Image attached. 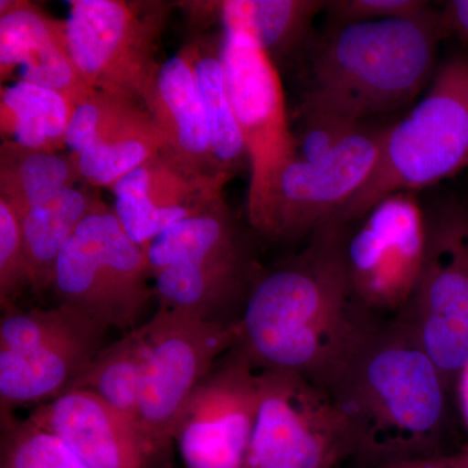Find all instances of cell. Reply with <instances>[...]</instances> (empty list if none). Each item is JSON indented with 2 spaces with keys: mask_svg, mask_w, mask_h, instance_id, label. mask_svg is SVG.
Wrapping results in <instances>:
<instances>
[{
  "mask_svg": "<svg viewBox=\"0 0 468 468\" xmlns=\"http://www.w3.org/2000/svg\"><path fill=\"white\" fill-rule=\"evenodd\" d=\"M350 226L329 223L301 252L255 279L236 346L261 369L323 380L378 319L356 301L347 276Z\"/></svg>",
  "mask_w": 468,
  "mask_h": 468,
  "instance_id": "cell-1",
  "label": "cell"
},
{
  "mask_svg": "<svg viewBox=\"0 0 468 468\" xmlns=\"http://www.w3.org/2000/svg\"><path fill=\"white\" fill-rule=\"evenodd\" d=\"M319 387L344 415L356 455L372 466L430 455L445 426L451 390L396 318L378 320Z\"/></svg>",
  "mask_w": 468,
  "mask_h": 468,
  "instance_id": "cell-2",
  "label": "cell"
},
{
  "mask_svg": "<svg viewBox=\"0 0 468 468\" xmlns=\"http://www.w3.org/2000/svg\"><path fill=\"white\" fill-rule=\"evenodd\" d=\"M443 39L440 11L375 23L326 26L300 60V117L331 115L353 122L412 103L437 72Z\"/></svg>",
  "mask_w": 468,
  "mask_h": 468,
  "instance_id": "cell-3",
  "label": "cell"
},
{
  "mask_svg": "<svg viewBox=\"0 0 468 468\" xmlns=\"http://www.w3.org/2000/svg\"><path fill=\"white\" fill-rule=\"evenodd\" d=\"M468 165V54L437 68L426 95L388 125L374 172L334 223L353 226L385 197L432 186Z\"/></svg>",
  "mask_w": 468,
  "mask_h": 468,
  "instance_id": "cell-4",
  "label": "cell"
},
{
  "mask_svg": "<svg viewBox=\"0 0 468 468\" xmlns=\"http://www.w3.org/2000/svg\"><path fill=\"white\" fill-rule=\"evenodd\" d=\"M146 254L101 202L77 228L58 255L51 291L58 304L110 331L129 334L153 298Z\"/></svg>",
  "mask_w": 468,
  "mask_h": 468,
  "instance_id": "cell-5",
  "label": "cell"
},
{
  "mask_svg": "<svg viewBox=\"0 0 468 468\" xmlns=\"http://www.w3.org/2000/svg\"><path fill=\"white\" fill-rule=\"evenodd\" d=\"M107 332L63 304L3 311L0 411L37 408L72 390L106 347Z\"/></svg>",
  "mask_w": 468,
  "mask_h": 468,
  "instance_id": "cell-6",
  "label": "cell"
},
{
  "mask_svg": "<svg viewBox=\"0 0 468 468\" xmlns=\"http://www.w3.org/2000/svg\"><path fill=\"white\" fill-rule=\"evenodd\" d=\"M68 5V46L86 84L144 107L160 66V39L177 3L69 0Z\"/></svg>",
  "mask_w": 468,
  "mask_h": 468,
  "instance_id": "cell-7",
  "label": "cell"
},
{
  "mask_svg": "<svg viewBox=\"0 0 468 468\" xmlns=\"http://www.w3.org/2000/svg\"><path fill=\"white\" fill-rule=\"evenodd\" d=\"M144 326L147 356L137 427L159 462L171 451L178 419L194 390L239 343V320L209 322L159 307Z\"/></svg>",
  "mask_w": 468,
  "mask_h": 468,
  "instance_id": "cell-8",
  "label": "cell"
},
{
  "mask_svg": "<svg viewBox=\"0 0 468 468\" xmlns=\"http://www.w3.org/2000/svg\"><path fill=\"white\" fill-rule=\"evenodd\" d=\"M427 217L423 272L396 319L417 338L452 390L468 366V209L443 203Z\"/></svg>",
  "mask_w": 468,
  "mask_h": 468,
  "instance_id": "cell-9",
  "label": "cell"
},
{
  "mask_svg": "<svg viewBox=\"0 0 468 468\" xmlns=\"http://www.w3.org/2000/svg\"><path fill=\"white\" fill-rule=\"evenodd\" d=\"M353 455L350 428L322 387L295 372L261 369L246 468H335Z\"/></svg>",
  "mask_w": 468,
  "mask_h": 468,
  "instance_id": "cell-10",
  "label": "cell"
},
{
  "mask_svg": "<svg viewBox=\"0 0 468 468\" xmlns=\"http://www.w3.org/2000/svg\"><path fill=\"white\" fill-rule=\"evenodd\" d=\"M387 129L366 122L323 158L292 160L249 220L252 229L271 241H294L334 223L377 167Z\"/></svg>",
  "mask_w": 468,
  "mask_h": 468,
  "instance_id": "cell-11",
  "label": "cell"
},
{
  "mask_svg": "<svg viewBox=\"0 0 468 468\" xmlns=\"http://www.w3.org/2000/svg\"><path fill=\"white\" fill-rule=\"evenodd\" d=\"M358 224L350 226L345 242L351 289L372 315L396 318L414 294L426 263L427 212L414 192L394 193Z\"/></svg>",
  "mask_w": 468,
  "mask_h": 468,
  "instance_id": "cell-12",
  "label": "cell"
},
{
  "mask_svg": "<svg viewBox=\"0 0 468 468\" xmlns=\"http://www.w3.org/2000/svg\"><path fill=\"white\" fill-rule=\"evenodd\" d=\"M221 36L228 92L250 160V220L282 169L295 159V135L289 125L280 70L272 58L249 39Z\"/></svg>",
  "mask_w": 468,
  "mask_h": 468,
  "instance_id": "cell-13",
  "label": "cell"
},
{
  "mask_svg": "<svg viewBox=\"0 0 468 468\" xmlns=\"http://www.w3.org/2000/svg\"><path fill=\"white\" fill-rule=\"evenodd\" d=\"M261 368L234 346L194 390L175 431L186 468H246Z\"/></svg>",
  "mask_w": 468,
  "mask_h": 468,
  "instance_id": "cell-14",
  "label": "cell"
},
{
  "mask_svg": "<svg viewBox=\"0 0 468 468\" xmlns=\"http://www.w3.org/2000/svg\"><path fill=\"white\" fill-rule=\"evenodd\" d=\"M226 184L162 153L112 187L113 209L126 234L144 251L169 227L224 199Z\"/></svg>",
  "mask_w": 468,
  "mask_h": 468,
  "instance_id": "cell-15",
  "label": "cell"
},
{
  "mask_svg": "<svg viewBox=\"0 0 468 468\" xmlns=\"http://www.w3.org/2000/svg\"><path fill=\"white\" fill-rule=\"evenodd\" d=\"M20 70L21 80L51 89L73 106L95 90L89 88L70 55L66 21L27 0L0 2V80Z\"/></svg>",
  "mask_w": 468,
  "mask_h": 468,
  "instance_id": "cell-16",
  "label": "cell"
},
{
  "mask_svg": "<svg viewBox=\"0 0 468 468\" xmlns=\"http://www.w3.org/2000/svg\"><path fill=\"white\" fill-rule=\"evenodd\" d=\"M60 437L89 468H153L156 463L133 421L86 390H69L27 417Z\"/></svg>",
  "mask_w": 468,
  "mask_h": 468,
  "instance_id": "cell-17",
  "label": "cell"
},
{
  "mask_svg": "<svg viewBox=\"0 0 468 468\" xmlns=\"http://www.w3.org/2000/svg\"><path fill=\"white\" fill-rule=\"evenodd\" d=\"M261 272L246 241L229 250L154 273L159 307L209 322H237Z\"/></svg>",
  "mask_w": 468,
  "mask_h": 468,
  "instance_id": "cell-18",
  "label": "cell"
},
{
  "mask_svg": "<svg viewBox=\"0 0 468 468\" xmlns=\"http://www.w3.org/2000/svg\"><path fill=\"white\" fill-rule=\"evenodd\" d=\"M192 26L218 23L226 36L242 37L266 51L277 68L298 63L314 37L322 0H199L178 3Z\"/></svg>",
  "mask_w": 468,
  "mask_h": 468,
  "instance_id": "cell-19",
  "label": "cell"
},
{
  "mask_svg": "<svg viewBox=\"0 0 468 468\" xmlns=\"http://www.w3.org/2000/svg\"><path fill=\"white\" fill-rule=\"evenodd\" d=\"M144 107L165 138V155L197 174L223 178L215 171L207 119L186 48L160 63Z\"/></svg>",
  "mask_w": 468,
  "mask_h": 468,
  "instance_id": "cell-20",
  "label": "cell"
},
{
  "mask_svg": "<svg viewBox=\"0 0 468 468\" xmlns=\"http://www.w3.org/2000/svg\"><path fill=\"white\" fill-rule=\"evenodd\" d=\"M221 32L201 34L184 48L192 61L207 119L215 171L229 183L234 176L241 174L248 167L250 169V160L228 92L221 60Z\"/></svg>",
  "mask_w": 468,
  "mask_h": 468,
  "instance_id": "cell-21",
  "label": "cell"
},
{
  "mask_svg": "<svg viewBox=\"0 0 468 468\" xmlns=\"http://www.w3.org/2000/svg\"><path fill=\"white\" fill-rule=\"evenodd\" d=\"M101 202L86 187H69L34 206L21 218L34 292L51 289L58 255Z\"/></svg>",
  "mask_w": 468,
  "mask_h": 468,
  "instance_id": "cell-22",
  "label": "cell"
},
{
  "mask_svg": "<svg viewBox=\"0 0 468 468\" xmlns=\"http://www.w3.org/2000/svg\"><path fill=\"white\" fill-rule=\"evenodd\" d=\"M81 180L73 154L29 149L14 141L0 144V202L18 218Z\"/></svg>",
  "mask_w": 468,
  "mask_h": 468,
  "instance_id": "cell-23",
  "label": "cell"
},
{
  "mask_svg": "<svg viewBox=\"0 0 468 468\" xmlns=\"http://www.w3.org/2000/svg\"><path fill=\"white\" fill-rule=\"evenodd\" d=\"M73 109L58 91L17 80L0 91L2 138L29 149L58 153L66 149Z\"/></svg>",
  "mask_w": 468,
  "mask_h": 468,
  "instance_id": "cell-24",
  "label": "cell"
},
{
  "mask_svg": "<svg viewBox=\"0 0 468 468\" xmlns=\"http://www.w3.org/2000/svg\"><path fill=\"white\" fill-rule=\"evenodd\" d=\"M165 151V138L149 111L143 107L73 156L82 183L90 187H113Z\"/></svg>",
  "mask_w": 468,
  "mask_h": 468,
  "instance_id": "cell-25",
  "label": "cell"
},
{
  "mask_svg": "<svg viewBox=\"0 0 468 468\" xmlns=\"http://www.w3.org/2000/svg\"><path fill=\"white\" fill-rule=\"evenodd\" d=\"M245 241H248L245 233L226 199H221L160 233L147 246L144 254L154 276L165 268L218 254Z\"/></svg>",
  "mask_w": 468,
  "mask_h": 468,
  "instance_id": "cell-26",
  "label": "cell"
},
{
  "mask_svg": "<svg viewBox=\"0 0 468 468\" xmlns=\"http://www.w3.org/2000/svg\"><path fill=\"white\" fill-rule=\"evenodd\" d=\"M146 356L147 334L144 323L124 335L122 340L104 347L73 385L72 390L94 394L137 427L138 399Z\"/></svg>",
  "mask_w": 468,
  "mask_h": 468,
  "instance_id": "cell-27",
  "label": "cell"
},
{
  "mask_svg": "<svg viewBox=\"0 0 468 468\" xmlns=\"http://www.w3.org/2000/svg\"><path fill=\"white\" fill-rule=\"evenodd\" d=\"M0 468H89L60 437L0 411Z\"/></svg>",
  "mask_w": 468,
  "mask_h": 468,
  "instance_id": "cell-28",
  "label": "cell"
},
{
  "mask_svg": "<svg viewBox=\"0 0 468 468\" xmlns=\"http://www.w3.org/2000/svg\"><path fill=\"white\" fill-rule=\"evenodd\" d=\"M143 107L137 101L117 95L92 92L73 109L66 135L67 149L72 154L81 153Z\"/></svg>",
  "mask_w": 468,
  "mask_h": 468,
  "instance_id": "cell-29",
  "label": "cell"
},
{
  "mask_svg": "<svg viewBox=\"0 0 468 468\" xmlns=\"http://www.w3.org/2000/svg\"><path fill=\"white\" fill-rule=\"evenodd\" d=\"M32 288V273L20 218L0 202V307L14 309L24 291Z\"/></svg>",
  "mask_w": 468,
  "mask_h": 468,
  "instance_id": "cell-30",
  "label": "cell"
},
{
  "mask_svg": "<svg viewBox=\"0 0 468 468\" xmlns=\"http://www.w3.org/2000/svg\"><path fill=\"white\" fill-rule=\"evenodd\" d=\"M427 7L421 0H331L324 11L326 26H349L417 16Z\"/></svg>",
  "mask_w": 468,
  "mask_h": 468,
  "instance_id": "cell-31",
  "label": "cell"
},
{
  "mask_svg": "<svg viewBox=\"0 0 468 468\" xmlns=\"http://www.w3.org/2000/svg\"><path fill=\"white\" fill-rule=\"evenodd\" d=\"M300 119V133L294 134L295 159L306 162L323 158L363 124L331 115L304 116Z\"/></svg>",
  "mask_w": 468,
  "mask_h": 468,
  "instance_id": "cell-32",
  "label": "cell"
},
{
  "mask_svg": "<svg viewBox=\"0 0 468 468\" xmlns=\"http://www.w3.org/2000/svg\"><path fill=\"white\" fill-rule=\"evenodd\" d=\"M443 38L452 37L468 45V0H451L440 11Z\"/></svg>",
  "mask_w": 468,
  "mask_h": 468,
  "instance_id": "cell-33",
  "label": "cell"
},
{
  "mask_svg": "<svg viewBox=\"0 0 468 468\" xmlns=\"http://www.w3.org/2000/svg\"><path fill=\"white\" fill-rule=\"evenodd\" d=\"M372 468H468L466 452L443 457V455H420L374 464Z\"/></svg>",
  "mask_w": 468,
  "mask_h": 468,
  "instance_id": "cell-34",
  "label": "cell"
},
{
  "mask_svg": "<svg viewBox=\"0 0 468 468\" xmlns=\"http://www.w3.org/2000/svg\"><path fill=\"white\" fill-rule=\"evenodd\" d=\"M458 390H460V399L462 412H463L464 421L468 428V366L462 372L460 380H458Z\"/></svg>",
  "mask_w": 468,
  "mask_h": 468,
  "instance_id": "cell-35",
  "label": "cell"
},
{
  "mask_svg": "<svg viewBox=\"0 0 468 468\" xmlns=\"http://www.w3.org/2000/svg\"><path fill=\"white\" fill-rule=\"evenodd\" d=\"M466 452V457H467V461H468V449H467V451H466V452Z\"/></svg>",
  "mask_w": 468,
  "mask_h": 468,
  "instance_id": "cell-36",
  "label": "cell"
}]
</instances>
